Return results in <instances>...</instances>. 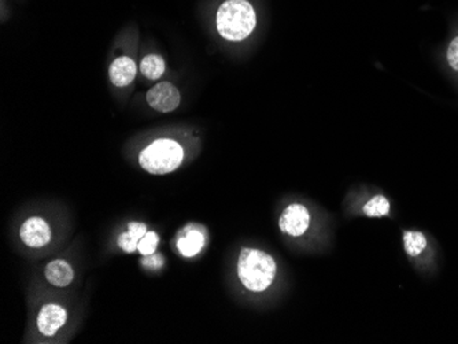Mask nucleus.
<instances>
[{"label":"nucleus","mask_w":458,"mask_h":344,"mask_svg":"<svg viewBox=\"0 0 458 344\" xmlns=\"http://www.w3.org/2000/svg\"><path fill=\"white\" fill-rule=\"evenodd\" d=\"M276 262L269 254L256 248H243L239 254L238 276L244 287L253 293L268 290L276 276Z\"/></svg>","instance_id":"obj_1"},{"label":"nucleus","mask_w":458,"mask_h":344,"mask_svg":"<svg viewBox=\"0 0 458 344\" xmlns=\"http://www.w3.org/2000/svg\"><path fill=\"white\" fill-rule=\"evenodd\" d=\"M147 102L157 112H173L180 105V92L170 82H160L148 91Z\"/></svg>","instance_id":"obj_5"},{"label":"nucleus","mask_w":458,"mask_h":344,"mask_svg":"<svg viewBox=\"0 0 458 344\" xmlns=\"http://www.w3.org/2000/svg\"><path fill=\"white\" fill-rule=\"evenodd\" d=\"M136 76V65L130 57H120L110 66V80L115 87H127Z\"/></svg>","instance_id":"obj_8"},{"label":"nucleus","mask_w":458,"mask_h":344,"mask_svg":"<svg viewBox=\"0 0 458 344\" xmlns=\"http://www.w3.org/2000/svg\"><path fill=\"white\" fill-rule=\"evenodd\" d=\"M45 278L54 287H67L75 278L72 266L64 260H55L45 268Z\"/></svg>","instance_id":"obj_9"},{"label":"nucleus","mask_w":458,"mask_h":344,"mask_svg":"<svg viewBox=\"0 0 458 344\" xmlns=\"http://www.w3.org/2000/svg\"><path fill=\"white\" fill-rule=\"evenodd\" d=\"M185 158L183 148L170 139L155 140L140 152L139 162L151 175H166L180 167Z\"/></svg>","instance_id":"obj_3"},{"label":"nucleus","mask_w":458,"mask_h":344,"mask_svg":"<svg viewBox=\"0 0 458 344\" xmlns=\"http://www.w3.org/2000/svg\"><path fill=\"white\" fill-rule=\"evenodd\" d=\"M67 314L62 306L45 305L37 317V328L44 336H54L58 329L67 323Z\"/></svg>","instance_id":"obj_7"},{"label":"nucleus","mask_w":458,"mask_h":344,"mask_svg":"<svg viewBox=\"0 0 458 344\" xmlns=\"http://www.w3.org/2000/svg\"><path fill=\"white\" fill-rule=\"evenodd\" d=\"M158 243H160V238H158L157 233L147 232L143 236L142 240H140L139 246H138V251H139L142 255H145V257H147V255L155 253Z\"/></svg>","instance_id":"obj_15"},{"label":"nucleus","mask_w":458,"mask_h":344,"mask_svg":"<svg viewBox=\"0 0 458 344\" xmlns=\"http://www.w3.org/2000/svg\"><path fill=\"white\" fill-rule=\"evenodd\" d=\"M364 213L372 218L386 217L390 213L389 200L382 195H377L364 206Z\"/></svg>","instance_id":"obj_14"},{"label":"nucleus","mask_w":458,"mask_h":344,"mask_svg":"<svg viewBox=\"0 0 458 344\" xmlns=\"http://www.w3.org/2000/svg\"><path fill=\"white\" fill-rule=\"evenodd\" d=\"M309 223H311V215H309L308 208L299 203H293L281 215L279 227H280L281 232L296 238L308 231Z\"/></svg>","instance_id":"obj_4"},{"label":"nucleus","mask_w":458,"mask_h":344,"mask_svg":"<svg viewBox=\"0 0 458 344\" xmlns=\"http://www.w3.org/2000/svg\"><path fill=\"white\" fill-rule=\"evenodd\" d=\"M447 61H449L450 66L458 72V36L450 43L449 49H447Z\"/></svg>","instance_id":"obj_16"},{"label":"nucleus","mask_w":458,"mask_h":344,"mask_svg":"<svg viewBox=\"0 0 458 344\" xmlns=\"http://www.w3.org/2000/svg\"><path fill=\"white\" fill-rule=\"evenodd\" d=\"M140 72L143 73V76L147 77L150 80H157L162 76L165 72V62L162 58L158 55H147L140 64Z\"/></svg>","instance_id":"obj_12"},{"label":"nucleus","mask_w":458,"mask_h":344,"mask_svg":"<svg viewBox=\"0 0 458 344\" xmlns=\"http://www.w3.org/2000/svg\"><path fill=\"white\" fill-rule=\"evenodd\" d=\"M205 242V233L198 230H190L183 238H178V248L183 257L193 258L202 251Z\"/></svg>","instance_id":"obj_10"},{"label":"nucleus","mask_w":458,"mask_h":344,"mask_svg":"<svg viewBox=\"0 0 458 344\" xmlns=\"http://www.w3.org/2000/svg\"><path fill=\"white\" fill-rule=\"evenodd\" d=\"M256 12L248 0H226L216 17L217 31L229 42H241L256 27Z\"/></svg>","instance_id":"obj_2"},{"label":"nucleus","mask_w":458,"mask_h":344,"mask_svg":"<svg viewBox=\"0 0 458 344\" xmlns=\"http://www.w3.org/2000/svg\"><path fill=\"white\" fill-rule=\"evenodd\" d=\"M20 236L28 247L40 248L49 245L51 240V230H50L49 223H45L43 218L34 217L25 221L20 231Z\"/></svg>","instance_id":"obj_6"},{"label":"nucleus","mask_w":458,"mask_h":344,"mask_svg":"<svg viewBox=\"0 0 458 344\" xmlns=\"http://www.w3.org/2000/svg\"><path fill=\"white\" fill-rule=\"evenodd\" d=\"M146 233H147L146 223H130L128 225V232L122 233L118 238V246H120L121 250L133 253V251L138 250V246H139V242Z\"/></svg>","instance_id":"obj_11"},{"label":"nucleus","mask_w":458,"mask_h":344,"mask_svg":"<svg viewBox=\"0 0 458 344\" xmlns=\"http://www.w3.org/2000/svg\"><path fill=\"white\" fill-rule=\"evenodd\" d=\"M404 245L410 257H419L427 247V238L422 232H405Z\"/></svg>","instance_id":"obj_13"},{"label":"nucleus","mask_w":458,"mask_h":344,"mask_svg":"<svg viewBox=\"0 0 458 344\" xmlns=\"http://www.w3.org/2000/svg\"><path fill=\"white\" fill-rule=\"evenodd\" d=\"M163 260L161 257L160 254H151V255H147V257L143 260V265L146 268L150 269H160L162 266Z\"/></svg>","instance_id":"obj_17"}]
</instances>
